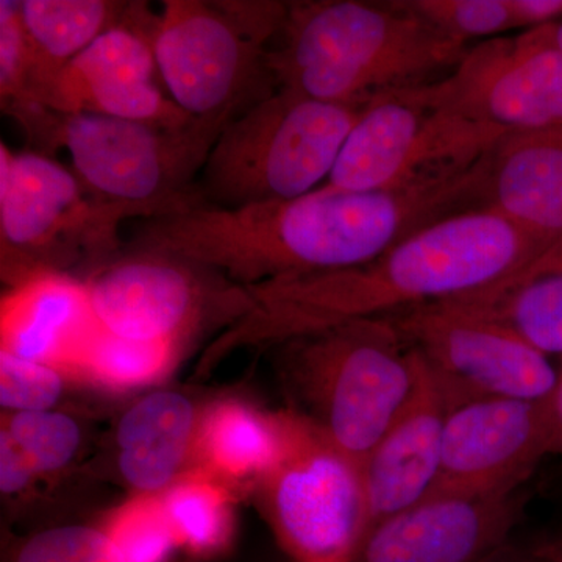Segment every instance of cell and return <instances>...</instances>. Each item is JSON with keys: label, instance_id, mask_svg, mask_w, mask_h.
I'll list each match as a JSON object with an SVG mask.
<instances>
[{"label": "cell", "instance_id": "obj_1", "mask_svg": "<svg viewBox=\"0 0 562 562\" xmlns=\"http://www.w3.org/2000/svg\"><path fill=\"white\" fill-rule=\"evenodd\" d=\"M490 157L460 176L402 191L322 184L290 201L190 206L140 220L125 249L183 258L250 288L335 272L380 257L435 222L483 210Z\"/></svg>", "mask_w": 562, "mask_h": 562}, {"label": "cell", "instance_id": "obj_2", "mask_svg": "<svg viewBox=\"0 0 562 562\" xmlns=\"http://www.w3.org/2000/svg\"><path fill=\"white\" fill-rule=\"evenodd\" d=\"M547 247L497 211H464L362 265L246 288L251 308L206 358L241 346H280L346 322L472 294L522 268Z\"/></svg>", "mask_w": 562, "mask_h": 562}, {"label": "cell", "instance_id": "obj_3", "mask_svg": "<svg viewBox=\"0 0 562 562\" xmlns=\"http://www.w3.org/2000/svg\"><path fill=\"white\" fill-rule=\"evenodd\" d=\"M469 49L401 0H297L288 2L268 65L277 88L366 105L438 83Z\"/></svg>", "mask_w": 562, "mask_h": 562}, {"label": "cell", "instance_id": "obj_4", "mask_svg": "<svg viewBox=\"0 0 562 562\" xmlns=\"http://www.w3.org/2000/svg\"><path fill=\"white\" fill-rule=\"evenodd\" d=\"M369 105L277 88L221 132L198 183L203 203L235 209L317 190Z\"/></svg>", "mask_w": 562, "mask_h": 562}, {"label": "cell", "instance_id": "obj_5", "mask_svg": "<svg viewBox=\"0 0 562 562\" xmlns=\"http://www.w3.org/2000/svg\"><path fill=\"white\" fill-rule=\"evenodd\" d=\"M154 32L158 77L191 117L232 116L277 90L269 52L283 0H165Z\"/></svg>", "mask_w": 562, "mask_h": 562}, {"label": "cell", "instance_id": "obj_6", "mask_svg": "<svg viewBox=\"0 0 562 562\" xmlns=\"http://www.w3.org/2000/svg\"><path fill=\"white\" fill-rule=\"evenodd\" d=\"M280 346L310 419L362 464L412 395L416 351L387 317L346 322Z\"/></svg>", "mask_w": 562, "mask_h": 562}, {"label": "cell", "instance_id": "obj_7", "mask_svg": "<svg viewBox=\"0 0 562 562\" xmlns=\"http://www.w3.org/2000/svg\"><path fill=\"white\" fill-rule=\"evenodd\" d=\"M150 217L99 198L49 155L0 144V266L10 286L33 273L94 272L124 250L125 222Z\"/></svg>", "mask_w": 562, "mask_h": 562}, {"label": "cell", "instance_id": "obj_8", "mask_svg": "<svg viewBox=\"0 0 562 562\" xmlns=\"http://www.w3.org/2000/svg\"><path fill=\"white\" fill-rule=\"evenodd\" d=\"M231 120L194 117L171 128L69 114L61 116L58 147L69 151L74 173L95 195L139 206L157 217L202 205L199 179Z\"/></svg>", "mask_w": 562, "mask_h": 562}, {"label": "cell", "instance_id": "obj_9", "mask_svg": "<svg viewBox=\"0 0 562 562\" xmlns=\"http://www.w3.org/2000/svg\"><path fill=\"white\" fill-rule=\"evenodd\" d=\"M277 417L279 452L260 487L280 546L294 562H353L368 530L360 462L310 417Z\"/></svg>", "mask_w": 562, "mask_h": 562}, {"label": "cell", "instance_id": "obj_10", "mask_svg": "<svg viewBox=\"0 0 562 562\" xmlns=\"http://www.w3.org/2000/svg\"><path fill=\"white\" fill-rule=\"evenodd\" d=\"M508 133L435 105L425 87L382 95L355 124L325 184L402 191L450 179L490 157Z\"/></svg>", "mask_w": 562, "mask_h": 562}, {"label": "cell", "instance_id": "obj_11", "mask_svg": "<svg viewBox=\"0 0 562 562\" xmlns=\"http://www.w3.org/2000/svg\"><path fill=\"white\" fill-rule=\"evenodd\" d=\"M102 330L183 344L209 322L235 324L251 308L246 288L183 258L125 249L85 281Z\"/></svg>", "mask_w": 562, "mask_h": 562}, {"label": "cell", "instance_id": "obj_12", "mask_svg": "<svg viewBox=\"0 0 562 562\" xmlns=\"http://www.w3.org/2000/svg\"><path fill=\"white\" fill-rule=\"evenodd\" d=\"M384 317L420 355L450 409L486 398L542 402L557 383L546 353L452 299Z\"/></svg>", "mask_w": 562, "mask_h": 562}, {"label": "cell", "instance_id": "obj_13", "mask_svg": "<svg viewBox=\"0 0 562 562\" xmlns=\"http://www.w3.org/2000/svg\"><path fill=\"white\" fill-rule=\"evenodd\" d=\"M425 92L443 110L509 133L562 131V54L549 25L472 44Z\"/></svg>", "mask_w": 562, "mask_h": 562}, {"label": "cell", "instance_id": "obj_14", "mask_svg": "<svg viewBox=\"0 0 562 562\" xmlns=\"http://www.w3.org/2000/svg\"><path fill=\"white\" fill-rule=\"evenodd\" d=\"M157 20L155 14L103 33L47 83L41 103L61 116L95 114L171 128L190 124L194 117L157 83Z\"/></svg>", "mask_w": 562, "mask_h": 562}, {"label": "cell", "instance_id": "obj_15", "mask_svg": "<svg viewBox=\"0 0 562 562\" xmlns=\"http://www.w3.org/2000/svg\"><path fill=\"white\" fill-rule=\"evenodd\" d=\"M549 454L542 402L486 398L449 412L431 492L513 494Z\"/></svg>", "mask_w": 562, "mask_h": 562}, {"label": "cell", "instance_id": "obj_16", "mask_svg": "<svg viewBox=\"0 0 562 562\" xmlns=\"http://www.w3.org/2000/svg\"><path fill=\"white\" fill-rule=\"evenodd\" d=\"M513 494L430 492L366 532L353 562H484L506 547Z\"/></svg>", "mask_w": 562, "mask_h": 562}, {"label": "cell", "instance_id": "obj_17", "mask_svg": "<svg viewBox=\"0 0 562 562\" xmlns=\"http://www.w3.org/2000/svg\"><path fill=\"white\" fill-rule=\"evenodd\" d=\"M416 355L417 380L412 395L361 464L368 530L427 497L438 479L450 403Z\"/></svg>", "mask_w": 562, "mask_h": 562}, {"label": "cell", "instance_id": "obj_18", "mask_svg": "<svg viewBox=\"0 0 562 562\" xmlns=\"http://www.w3.org/2000/svg\"><path fill=\"white\" fill-rule=\"evenodd\" d=\"M95 327L87 283L69 273H33L0 302L2 350L60 372H74Z\"/></svg>", "mask_w": 562, "mask_h": 562}, {"label": "cell", "instance_id": "obj_19", "mask_svg": "<svg viewBox=\"0 0 562 562\" xmlns=\"http://www.w3.org/2000/svg\"><path fill=\"white\" fill-rule=\"evenodd\" d=\"M484 210L552 246L562 238V131L508 133L492 151Z\"/></svg>", "mask_w": 562, "mask_h": 562}, {"label": "cell", "instance_id": "obj_20", "mask_svg": "<svg viewBox=\"0 0 562 562\" xmlns=\"http://www.w3.org/2000/svg\"><path fill=\"white\" fill-rule=\"evenodd\" d=\"M20 13L31 46L33 95L40 103L47 83L99 36L155 16L149 3L111 0H22Z\"/></svg>", "mask_w": 562, "mask_h": 562}, {"label": "cell", "instance_id": "obj_21", "mask_svg": "<svg viewBox=\"0 0 562 562\" xmlns=\"http://www.w3.org/2000/svg\"><path fill=\"white\" fill-rule=\"evenodd\" d=\"M195 439L194 406L177 392H157L132 406L117 427V464L146 495L171 486Z\"/></svg>", "mask_w": 562, "mask_h": 562}, {"label": "cell", "instance_id": "obj_22", "mask_svg": "<svg viewBox=\"0 0 562 562\" xmlns=\"http://www.w3.org/2000/svg\"><path fill=\"white\" fill-rule=\"evenodd\" d=\"M279 441V417L233 401L210 408L195 432L203 471L220 480L260 482L276 460Z\"/></svg>", "mask_w": 562, "mask_h": 562}, {"label": "cell", "instance_id": "obj_23", "mask_svg": "<svg viewBox=\"0 0 562 562\" xmlns=\"http://www.w3.org/2000/svg\"><path fill=\"white\" fill-rule=\"evenodd\" d=\"M0 106L24 128L35 151L50 157L58 149L61 114L33 95L31 46L16 0H0Z\"/></svg>", "mask_w": 562, "mask_h": 562}, {"label": "cell", "instance_id": "obj_24", "mask_svg": "<svg viewBox=\"0 0 562 562\" xmlns=\"http://www.w3.org/2000/svg\"><path fill=\"white\" fill-rule=\"evenodd\" d=\"M161 501L181 549L214 557L231 546V494L216 476L203 469L179 476Z\"/></svg>", "mask_w": 562, "mask_h": 562}, {"label": "cell", "instance_id": "obj_25", "mask_svg": "<svg viewBox=\"0 0 562 562\" xmlns=\"http://www.w3.org/2000/svg\"><path fill=\"white\" fill-rule=\"evenodd\" d=\"M471 308L502 322L546 355H562V272L501 294L475 295Z\"/></svg>", "mask_w": 562, "mask_h": 562}, {"label": "cell", "instance_id": "obj_26", "mask_svg": "<svg viewBox=\"0 0 562 562\" xmlns=\"http://www.w3.org/2000/svg\"><path fill=\"white\" fill-rule=\"evenodd\" d=\"M172 341H139L95 327L74 375L113 390L144 386L168 373L180 351Z\"/></svg>", "mask_w": 562, "mask_h": 562}, {"label": "cell", "instance_id": "obj_27", "mask_svg": "<svg viewBox=\"0 0 562 562\" xmlns=\"http://www.w3.org/2000/svg\"><path fill=\"white\" fill-rule=\"evenodd\" d=\"M122 562H166L179 547L161 498L139 495L111 514L102 528Z\"/></svg>", "mask_w": 562, "mask_h": 562}, {"label": "cell", "instance_id": "obj_28", "mask_svg": "<svg viewBox=\"0 0 562 562\" xmlns=\"http://www.w3.org/2000/svg\"><path fill=\"white\" fill-rule=\"evenodd\" d=\"M436 31L472 46L517 31L512 0H401Z\"/></svg>", "mask_w": 562, "mask_h": 562}, {"label": "cell", "instance_id": "obj_29", "mask_svg": "<svg viewBox=\"0 0 562 562\" xmlns=\"http://www.w3.org/2000/svg\"><path fill=\"white\" fill-rule=\"evenodd\" d=\"M2 430L20 447L36 475L60 471L80 446L79 425L49 409L14 413Z\"/></svg>", "mask_w": 562, "mask_h": 562}, {"label": "cell", "instance_id": "obj_30", "mask_svg": "<svg viewBox=\"0 0 562 562\" xmlns=\"http://www.w3.org/2000/svg\"><path fill=\"white\" fill-rule=\"evenodd\" d=\"M9 562H122L102 528H50L25 539Z\"/></svg>", "mask_w": 562, "mask_h": 562}, {"label": "cell", "instance_id": "obj_31", "mask_svg": "<svg viewBox=\"0 0 562 562\" xmlns=\"http://www.w3.org/2000/svg\"><path fill=\"white\" fill-rule=\"evenodd\" d=\"M60 371L0 350V405L16 413L47 412L60 398Z\"/></svg>", "mask_w": 562, "mask_h": 562}, {"label": "cell", "instance_id": "obj_32", "mask_svg": "<svg viewBox=\"0 0 562 562\" xmlns=\"http://www.w3.org/2000/svg\"><path fill=\"white\" fill-rule=\"evenodd\" d=\"M561 272L562 238L553 243L552 246L547 247L546 250L541 251L538 257L532 258L531 261H528L527 265H524L522 268L506 276L505 279L491 284V286L484 288L482 291L472 292V294H501V292L513 290V288L520 286V284L528 283V281Z\"/></svg>", "mask_w": 562, "mask_h": 562}, {"label": "cell", "instance_id": "obj_33", "mask_svg": "<svg viewBox=\"0 0 562 562\" xmlns=\"http://www.w3.org/2000/svg\"><path fill=\"white\" fill-rule=\"evenodd\" d=\"M36 473L9 432L0 431V490L5 494L22 491Z\"/></svg>", "mask_w": 562, "mask_h": 562}, {"label": "cell", "instance_id": "obj_34", "mask_svg": "<svg viewBox=\"0 0 562 562\" xmlns=\"http://www.w3.org/2000/svg\"><path fill=\"white\" fill-rule=\"evenodd\" d=\"M543 403L546 414L547 438H549V454H562V369L553 391Z\"/></svg>", "mask_w": 562, "mask_h": 562}, {"label": "cell", "instance_id": "obj_35", "mask_svg": "<svg viewBox=\"0 0 562 562\" xmlns=\"http://www.w3.org/2000/svg\"><path fill=\"white\" fill-rule=\"evenodd\" d=\"M530 560L532 562H562V539L536 550L531 553Z\"/></svg>", "mask_w": 562, "mask_h": 562}, {"label": "cell", "instance_id": "obj_36", "mask_svg": "<svg viewBox=\"0 0 562 562\" xmlns=\"http://www.w3.org/2000/svg\"><path fill=\"white\" fill-rule=\"evenodd\" d=\"M484 562H532L530 558L520 557L519 553L513 552L508 546L503 547L497 553L492 554Z\"/></svg>", "mask_w": 562, "mask_h": 562}, {"label": "cell", "instance_id": "obj_37", "mask_svg": "<svg viewBox=\"0 0 562 562\" xmlns=\"http://www.w3.org/2000/svg\"><path fill=\"white\" fill-rule=\"evenodd\" d=\"M549 27L554 46H557L558 50H560L562 54V20L554 22V24H550Z\"/></svg>", "mask_w": 562, "mask_h": 562}]
</instances>
